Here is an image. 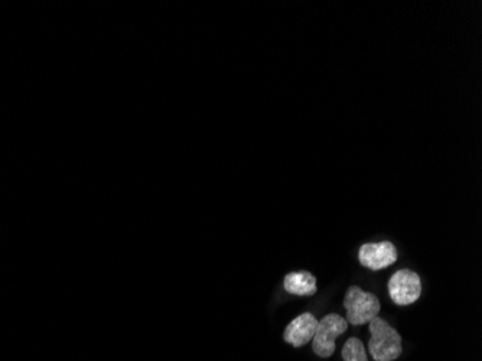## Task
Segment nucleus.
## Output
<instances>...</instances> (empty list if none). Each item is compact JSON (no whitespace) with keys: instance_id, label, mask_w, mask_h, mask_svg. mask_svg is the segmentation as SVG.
<instances>
[{"instance_id":"f03ea898","label":"nucleus","mask_w":482,"mask_h":361,"mask_svg":"<svg viewBox=\"0 0 482 361\" xmlns=\"http://www.w3.org/2000/svg\"><path fill=\"white\" fill-rule=\"evenodd\" d=\"M343 308L347 311V322L351 325H364L378 316L382 309L380 301L374 293L363 290L360 286H350L346 298H343Z\"/></svg>"},{"instance_id":"423d86ee","label":"nucleus","mask_w":482,"mask_h":361,"mask_svg":"<svg viewBox=\"0 0 482 361\" xmlns=\"http://www.w3.org/2000/svg\"><path fill=\"white\" fill-rule=\"evenodd\" d=\"M318 326V319L309 312H305L299 316H296L285 330L283 340L293 345V347H302L307 343H311Z\"/></svg>"},{"instance_id":"f257e3e1","label":"nucleus","mask_w":482,"mask_h":361,"mask_svg":"<svg viewBox=\"0 0 482 361\" xmlns=\"http://www.w3.org/2000/svg\"><path fill=\"white\" fill-rule=\"evenodd\" d=\"M370 341L368 350L375 361H393L401 351V337L394 328L380 316H375L368 322Z\"/></svg>"},{"instance_id":"6e6552de","label":"nucleus","mask_w":482,"mask_h":361,"mask_svg":"<svg viewBox=\"0 0 482 361\" xmlns=\"http://www.w3.org/2000/svg\"><path fill=\"white\" fill-rule=\"evenodd\" d=\"M343 361H368L364 344L358 338H350L342 347Z\"/></svg>"},{"instance_id":"0eeeda50","label":"nucleus","mask_w":482,"mask_h":361,"mask_svg":"<svg viewBox=\"0 0 482 361\" xmlns=\"http://www.w3.org/2000/svg\"><path fill=\"white\" fill-rule=\"evenodd\" d=\"M283 286L292 295L307 297L317 292V278L309 272H292L285 276Z\"/></svg>"},{"instance_id":"39448f33","label":"nucleus","mask_w":482,"mask_h":361,"mask_svg":"<svg viewBox=\"0 0 482 361\" xmlns=\"http://www.w3.org/2000/svg\"><path fill=\"white\" fill-rule=\"evenodd\" d=\"M358 260L370 271H382L396 264L397 250L390 242L365 243L360 247Z\"/></svg>"},{"instance_id":"7ed1b4c3","label":"nucleus","mask_w":482,"mask_h":361,"mask_svg":"<svg viewBox=\"0 0 482 361\" xmlns=\"http://www.w3.org/2000/svg\"><path fill=\"white\" fill-rule=\"evenodd\" d=\"M348 330V322L338 314H328L321 321L312 338V350L318 357L328 358L335 353V341Z\"/></svg>"},{"instance_id":"20e7f679","label":"nucleus","mask_w":482,"mask_h":361,"mask_svg":"<svg viewBox=\"0 0 482 361\" xmlns=\"http://www.w3.org/2000/svg\"><path fill=\"white\" fill-rule=\"evenodd\" d=\"M389 293L392 301L399 307L415 304L422 293L421 276L410 269H400L390 278Z\"/></svg>"}]
</instances>
